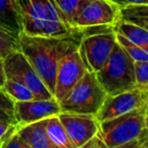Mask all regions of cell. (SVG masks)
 <instances>
[{"mask_svg":"<svg viewBox=\"0 0 148 148\" xmlns=\"http://www.w3.org/2000/svg\"><path fill=\"white\" fill-rule=\"evenodd\" d=\"M16 129H17V125H12V124L7 123V122L0 121V139L4 142L5 139L11 133H13Z\"/></svg>","mask_w":148,"mask_h":148,"instance_id":"26","label":"cell"},{"mask_svg":"<svg viewBox=\"0 0 148 148\" xmlns=\"http://www.w3.org/2000/svg\"><path fill=\"white\" fill-rule=\"evenodd\" d=\"M18 49V37L0 27V58L4 59L7 55Z\"/></svg>","mask_w":148,"mask_h":148,"instance_id":"23","label":"cell"},{"mask_svg":"<svg viewBox=\"0 0 148 148\" xmlns=\"http://www.w3.org/2000/svg\"><path fill=\"white\" fill-rule=\"evenodd\" d=\"M114 31L143 49L148 48V29L144 27L119 18L114 25Z\"/></svg>","mask_w":148,"mask_h":148,"instance_id":"16","label":"cell"},{"mask_svg":"<svg viewBox=\"0 0 148 148\" xmlns=\"http://www.w3.org/2000/svg\"><path fill=\"white\" fill-rule=\"evenodd\" d=\"M110 1L118 5L120 8H123V7H126L128 5L148 4V0H110Z\"/></svg>","mask_w":148,"mask_h":148,"instance_id":"28","label":"cell"},{"mask_svg":"<svg viewBox=\"0 0 148 148\" xmlns=\"http://www.w3.org/2000/svg\"><path fill=\"white\" fill-rule=\"evenodd\" d=\"M146 90L134 88L115 95H107L103 106L97 114L99 122L113 119L137 110L145 109Z\"/></svg>","mask_w":148,"mask_h":148,"instance_id":"8","label":"cell"},{"mask_svg":"<svg viewBox=\"0 0 148 148\" xmlns=\"http://www.w3.org/2000/svg\"><path fill=\"white\" fill-rule=\"evenodd\" d=\"M14 103L15 101L5 93L2 88H0V121L17 125L14 114Z\"/></svg>","mask_w":148,"mask_h":148,"instance_id":"21","label":"cell"},{"mask_svg":"<svg viewBox=\"0 0 148 148\" xmlns=\"http://www.w3.org/2000/svg\"><path fill=\"white\" fill-rule=\"evenodd\" d=\"M138 142L139 148H148V132L146 131V129H144L140 137L138 138Z\"/></svg>","mask_w":148,"mask_h":148,"instance_id":"30","label":"cell"},{"mask_svg":"<svg viewBox=\"0 0 148 148\" xmlns=\"http://www.w3.org/2000/svg\"><path fill=\"white\" fill-rule=\"evenodd\" d=\"M120 10L121 8L110 0H92L76 17L74 27L82 31L99 25L114 27L120 18Z\"/></svg>","mask_w":148,"mask_h":148,"instance_id":"9","label":"cell"},{"mask_svg":"<svg viewBox=\"0 0 148 148\" xmlns=\"http://www.w3.org/2000/svg\"><path fill=\"white\" fill-rule=\"evenodd\" d=\"M60 113L61 108L59 101L55 97L47 99H35L14 103V114L17 125H25L41 121L52 116L59 115Z\"/></svg>","mask_w":148,"mask_h":148,"instance_id":"11","label":"cell"},{"mask_svg":"<svg viewBox=\"0 0 148 148\" xmlns=\"http://www.w3.org/2000/svg\"><path fill=\"white\" fill-rule=\"evenodd\" d=\"M58 116L74 148H82L92 136L99 133V121L95 115L61 112Z\"/></svg>","mask_w":148,"mask_h":148,"instance_id":"10","label":"cell"},{"mask_svg":"<svg viewBox=\"0 0 148 148\" xmlns=\"http://www.w3.org/2000/svg\"><path fill=\"white\" fill-rule=\"evenodd\" d=\"M59 8L63 12L65 18L73 29L74 21L82 9L92 0H55Z\"/></svg>","mask_w":148,"mask_h":148,"instance_id":"20","label":"cell"},{"mask_svg":"<svg viewBox=\"0 0 148 148\" xmlns=\"http://www.w3.org/2000/svg\"><path fill=\"white\" fill-rule=\"evenodd\" d=\"M146 115H148V90H146V103H145Z\"/></svg>","mask_w":148,"mask_h":148,"instance_id":"31","label":"cell"},{"mask_svg":"<svg viewBox=\"0 0 148 148\" xmlns=\"http://www.w3.org/2000/svg\"><path fill=\"white\" fill-rule=\"evenodd\" d=\"M82 148H108V147H107V144L105 143V141L101 138V136L97 133L95 136H92L82 146Z\"/></svg>","mask_w":148,"mask_h":148,"instance_id":"27","label":"cell"},{"mask_svg":"<svg viewBox=\"0 0 148 148\" xmlns=\"http://www.w3.org/2000/svg\"><path fill=\"white\" fill-rule=\"evenodd\" d=\"M136 87L142 90H148V61L135 62Z\"/></svg>","mask_w":148,"mask_h":148,"instance_id":"24","label":"cell"},{"mask_svg":"<svg viewBox=\"0 0 148 148\" xmlns=\"http://www.w3.org/2000/svg\"><path fill=\"white\" fill-rule=\"evenodd\" d=\"M0 27L16 37L23 33L18 0H0Z\"/></svg>","mask_w":148,"mask_h":148,"instance_id":"15","label":"cell"},{"mask_svg":"<svg viewBox=\"0 0 148 148\" xmlns=\"http://www.w3.org/2000/svg\"><path fill=\"white\" fill-rule=\"evenodd\" d=\"M4 68L6 78L23 82L31 89L37 99H47L54 97L45 81L19 49L4 58Z\"/></svg>","mask_w":148,"mask_h":148,"instance_id":"6","label":"cell"},{"mask_svg":"<svg viewBox=\"0 0 148 148\" xmlns=\"http://www.w3.org/2000/svg\"><path fill=\"white\" fill-rule=\"evenodd\" d=\"M46 126L47 119H44L25 125H17V132L29 148H55L48 137Z\"/></svg>","mask_w":148,"mask_h":148,"instance_id":"14","label":"cell"},{"mask_svg":"<svg viewBox=\"0 0 148 148\" xmlns=\"http://www.w3.org/2000/svg\"><path fill=\"white\" fill-rule=\"evenodd\" d=\"M135 61L117 42L107 63L97 77L108 95H115L136 88Z\"/></svg>","mask_w":148,"mask_h":148,"instance_id":"2","label":"cell"},{"mask_svg":"<svg viewBox=\"0 0 148 148\" xmlns=\"http://www.w3.org/2000/svg\"><path fill=\"white\" fill-rule=\"evenodd\" d=\"M45 4V36L63 37L78 32L69 25L55 0H44Z\"/></svg>","mask_w":148,"mask_h":148,"instance_id":"13","label":"cell"},{"mask_svg":"<svg viewBox=\"0 0 148 148\" xmlns=\"http://www.w3.org/2000/svg\"><path fill=\"white\" fill-rule=\"evenodd\" d=\"M29 148L27 143L21 138L18 134L17 129L13 133H11L8 137L5 139L2 144V148Z\"/></svg>","mask_w":148,"mask_h":148,"instance_id":"25","label":"cell"},{"mask_svg":"<svg viewBox=\"0 0 148 148\" xmlns=\"http://www.w3.org/2000/svg\"><path fill=\"white\" fill-rule=\"evenodd\" d=\"M2 143H3V141L0 139V148H2Z\"/></svg>","mask_w":148,"mask_h":148,"instance_id":"33","label":"cell"},{"mask_svg":"<svg viewBox=\"0 0 148 148\" xmlns=\"http://www.w3.org/2000/svg\"><path fill=\"white\" fill-rule=\"evenodd\" d=\"M145 117L146 110L141 109L99 122V134L108 148H123L140 137L145 129Z\"/></svg>","mask_w":148,"mask_h":148,"instance_id":"4","label":"cell"},{"mask_svg":"<svg viewBox=\"0 0 148 148\" xmlns=\"http://www.w3.org/2000/svg\"><path fill=\"white\" fill-rule=\"evenodd\" d=\"M120 19L148 29V4H134L123 7L120 10Z\"/></svg>","mask_w":148,"mask_h":148,"instance_id":"18","label":"cell"},{"mask_svg":"<svg viewBox=\"0 0 148 148\" xmlns=\"http://www.w3.org/2000/svg\"><path fill=\"white\" fill-rule=\"evenodd\" d=\"M117 34V33H116ZM117 42L126 50L130 57L135 62H147L148 61V53L143 49L139 47L136 44L132 43L131 41L125 38L124 36L117 34Z\"/></svg>","mask_w":148,"mask_h":148,"instance_id":"22","label":"cell"},{"mask_svg":"<svg viewBox=\"0 0 148 148\" xmlns=\"http://www.w3.org/2000/svg\"><path fill=\"white\" fill-rule=\"evenodd\" d=\"M82 32L79 51L87 70L97 72L109 60L117 44V34L112 25H103L95 33Z\"/></svg>","mask_w":148,"mask_h":148,"instance_id":"5","label":"cell"},{"mask_svg":"<svg viewBox=\"0 0 148 148\" xmlns=\"http://www.w3.org/2000/svg\"><path fill=\"white\" fill-rule=\"evenodd\" d=\"M107 95L97 73L87 71L68 95L59 101V105L61 112L97 116Z\"/></svg>","mask_w":148,"mask_h":148,"instance_id":"3","label":"cell"},{"mask_svg":"<svg viewBox=\"0 0 148 148\" xmlns=\"http://www.w3.org/2000/svg\"><path fill=\"white\" fill-rule=\"evenodd\" d=\"M145 129L148 132V115H146L145 117Z\"/></svg>","mask_w":148,"mask_h":148,"instance_id":"32","label":"cell"},{"mask_svg":"<svg viewBox=\"0 0 148 148\" xmlns=\"http://www.w3.org/2000/svg\"><path fill=\"white\" fill-rule=\"evenodd\" d=\"M88 71L79 51V45L69 50L58 64L54 97L60 101Z\"/></svg>","mask_w":148,"mask_h":148,"instance_id":"7","label":"cell"},{"mask_svg":"<svg viewBox=\"0 0 148 148\" xmlns=\"http://www.w3.org/2000/svg\"><path fill=\"white\" fill-rule=\"evenodd\" d=\"M6 81V73L4 68V59L0 58V88H2Z\"/></svg>","mask_w":148,"mask_h":148,"instance_id":"29","label":"cell"},{"mask_svg":"<svg viewBox=\"0 0 148 148\" xmlns=\"http://www.w3.org/2000/svg\"><path fill=\"white\" fill-rule=\"evenodd\" d=\"M23 33L29 36H45L44 0H18Z\"/></svg>","mask_w":148,"mask_h":148,"instance_id":"12","label":"cell"},{"mask_svg":"<svg viewBox=\"0 0 148 148\" xmlns=\"http://www.w3.org/2000/svg\"><path fill=\"white\" fill-rule=\"evenodd\" d=\"M2 89L14 101H25L37 99L27 85L21 81L13 80L10 78H6Z\"/></svg>","mask_w":148,"mask_h":148,"instance_id":"19","label":"cell"},{"mask_svg":"<svg viewBox=\"0 0 148 148\" xmlns=\"http://www.w3.org/2000/svg\"><path fill=\"white\" fill-rule=\"evenodd\" d=\"M82 36V31L63 37L29 36L25 33L18 36L19 50L37 70L53 95L59 61L71 48L79 45Z\"/></svg>","mask_w":148,"mask_h":148,"instance_id":"1","label":"cell"},{"mask_svg":"<svg viewBox=\"0 0 148 148\" xmlns=\"http://www.w3.org/2000/svg\"><path fill=\"white\" fill-rule=\"evenodd\" d=\"M46 130L50 141L55 148H74L58 115L48 118Z\"/></svg>","mask_w":148,"mask_h":148,"instance_id":"17","label":"cell"}]
</instances>
